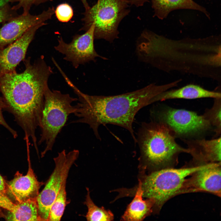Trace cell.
<instances>
[{
  "label": "cell",
  "instance_id": "6da1fadb",
  "mask_svg": "<svg viewBox=\"0 0 221 221\" xmlns=\"http://www.w3.org/2000/svg\"><path fill=\"white\" fill-rule=\"evenodd\" d=\"M52 68L41 57L32 64L27 63L21 73L15 70L0 74V91L5 109L11 113L22 129L26 143L37 144L36 130L39 127L44 103V91Z\"/></svg>",
  "mask_w": 221,
  "mask_h": 221
},
{
  "label": "cell",
  "instance_id": "7a4b0ae2",
  "mask_svg": "<svg viewBox=\"0 0 221 221\" xmlns=\"http://www.w3.org/2000/svg\"><path fill=\"white\" fill-rule=\"evenodd\" d=\"M71 87L79 100L74 113L78 119L72 122L88 125L100 140L98 129L100 125L111 124L121 126L129 131L135 144L137 139L133 124L136 114L143 107L155 102L156 96L167 89L165 84H151L133 91L104 96L85 94L73 84Z\"/></svg>",
  "mask_w": 221,
  "mask_h": 221
},
{
  "label": "cell",
  "instance_id": "3957f363",
  "mask_svg": "<svg viewBox=\"0 0 221 221\" xmlns=\"http://www.w3.org/2000/svg\"><path fill=\"white\" fill-rule=\"evenodd\" d=\"M175 138L166 125L156 120L143 123L136 139L143 157L159 170L173 168L180 153H188V149L178 144Z\"/></svg>",
  "mask_w": 221,
  "mask_h": 221
},
{
  "label": "cell",
  "instance_id": "277c9868",
  "mask_svg": "<svg viewBox=\"0 0 221 221\" xmlns=\"http://www.w3.org/2000/svg\"><path fill=\"white\" fill-rule=\"evenodd\" d=\"M78 99L64 94L60 91L51 90L48 85L44 91V103L39 127L41 134L37 144L45 143V147L41 153L44 155L52 150L56 138L66 123L68 117L74 114L76 105L72 103Z\"/></svg>",
  "mask_w": 221,
  "mask_h": 221
},
{
  "label": "cell",
  "instance_id": "5b68a950",
  "mask_svg": "<svg viewBox=\"0 0 221 221\" xmlns=\"http://www.w3.org/2000/svg\"><path fill=\"white\" fill-rule=\"evenodd\" d=\"M210 163L180 169L171 168L153 172L142 182L143 197L153 199L154 207L159 211L169 200L178 194L187 177L200 169L210 166Z\"/></svg>",
  "mask_w": 221,
  "mask_h": 221
},
{
  "label": "cell",
  "instance_id": "8992f818",
  "mask_svg": "<svg viewBox=\"0 0 221 221\" xmlns=\"http://www.w3.org/2000/svg\"><path fill=\"white\" fill-rule=\"evenodd\" d=\"M129 12L128 4L123 0H98L85 10L81 30L86 31L93 24L94 39L111 42L118 38V25Z\"/></svg>",
  "mask_w": 221,
  "mask_h": 221
},
{
  "label": "cell",
  "instance_id": "52a82bcc",
  "mask_svg": "<svg viewBox=\"0 0 221 221\" xmlns=\"http://www.w3.org/2000/svg\"><path fill=\"white\" fill-rule=\"evenodd\" d=\"M79 151L74 149L66 153L65 149L54 158L55 167L37 200L41 221H48L51 207L59 191L63 181L67 178L69 171L78 159Z\"/></svg>",
  "mask_w": 221,
  "mask_h": 221
},
{
  "label": "cell",
  "instance_id": "ba28073f",
  "mask_svg": "<svg viewBox=\"0 0 221 221\" xmlns=\"http://www.w3.org/2000/svg\"><path fill=\"white\" fill-rule=\"evenodd\" d=\"M156 116V121L165 124L175 138L181 139L202 134L212 127L203 115L184 109L167 107L159 111Z\"/></svg>",
  "mask_w": 221,
  "mask_h": 221
},
{
  "label": "cell",
  "instance_id": "9c48e42d",
  "mask_svg": "<svg viewBox=\"0 0 221 221\" xmlns=\"http://www.w3.org/2000/svg\"><path fill=\"white\" fill-rule=\"evenodd\" d=\"M94 29L95 25L93 24L84 33L74 36L72 41L69 43L65 42L60 37L58 39V44L54 48L56 50L64 55V59L71 62L75 68L80 64L91 61H95L96 57L106 59L99 55L95 50Z\"/></svg>",
  "mask_w": 221,
  "mask_h": 221
},
{
  "label": "cell",
  "instance_id": "30bf717a",
  "mask_svg": "<svg viewBox=\"0 0 221 221\" xmlns=\"http://www.w3.org/2000/svg\"><path fill=\"white\" fill-rule=\"evenodd\" d=\"M55 10L53 7H49L38 15L29 13L10 19L0 29V48L19 39L31 27L50 19Z\"/></svg>",
  "mask_w": 221,
  "mask_h": 221
},
{
  "label": "cell",
  "instance_id": "8fae6325",
  "mask_svg": "<svg viewBox=\"0 0 221 221\" xmlns=\"http://www.w3.org/2000/svg\"><path fill=\"white\" fill-rule=\"evenodd\" d=\"M186 178L179 194L190 192H208L221 196V162L198 170Z\"/></svg>",
  "mask_w": 221,
  "mask_h": 221
},
{
  "label": "cell",
  "instance_id": "7c38bea8",
  "mask_svg": "<svg viewBox=\"0 0 221 221\" xmlns=\"http://www.w3.org/2000/svg\"><path fill=\"white\" fill-rule=\"evenodd\" d=\"M46 24L43 22L31 27L7 47L0 49V74L15 70L17 66L25 58L28 47L37 31Z\"/></svg>",
  "mask_w": 221,
  "mask_h": 221
},
{
  "label": "cell",
  "instance_id": "4fadbf2b",
  "mask_svg": "<svg viewBox=\"0 0 221 221\" xmlns=\"http://www.w3.org/2000/svg\"><path fill=\"white\" fill-rule=\"evenodd\" d=\"M44 183L39 181L33 169L29 168L26 175L19 173L7 185L6 195L14 204L37 198Z\"/></svg>",
  "mask_w": 221,
  "mask_h": 221
},
{
  "label": "cell",
  "instance_id": "5bb4252c",
  "mask_svg": "<svg viewBox=\"0 0 221 221\" xmlns=\"http://www.w3.org/2000/svg\"><path fill=\"white\" fill-rule=\"evenodd\" d=\"M187 145L194 165L221 162V137L211 140L181 139Z\"/></svg>",
  "mask_w": 221,
  "mask_h": 221
},
{
  "label": "cell",
  "instance_id": "9a60e30c",
  "mask_svg": "<svg viewBox=\"0 0 221 221\" xmlns=\"http://www.w3.org/2000/svg\"><path fill=\"white\" fill-rule=\"evenodd\" d=\"M142 181L139 180L134 198L122 216L123 221H142L152 212L155 201L152 198L143 199Z\"/></svg>",
  "mask_w": 221,
  "mask_h": 221
},
{
  "label": "cell",
  "instance_id": "2e32d148",
  "mask_svg": "<svg viewBox=\"0 0 221 221\" xmlns=\"http://www.w3.org/2000/svg\"><path fill=\"white\" fill-rule=\"evenodd\" d=\"M221 93L205 89L200 86L189 84L176 89L162 92L156 98V102L175 99H194L204 98H221Z\"/></svg>",
  "mask_w": 221,
  "mask_h": 221
},
{
  "label": "cell",
  "instance_id": "e0dca14e",
  "mask_svg": "<svg viewBox=\"0 0 221 221\" xmlns=\"http://www.w3.org/2000/svg\"><path fill=\"white\" fill-rule=\"evenodd\" d=\"M154 15L162 19L173 10L189 9L198 10L208 15L206 9L193 0H151Z\"/></svg>",
  "mask_w": 221,
  "mask_h": 221
},
{
  "label": "cell",
  "instance_id": "ac0fdd59",
  "mask_svg": "<svg viewBox=\"0 0 221 221\" xmlns=\"http://www.w3.org/2000/svg\"><path fill=\"white\" fill-rule=\"evenodd\" d=\"M6 219L10 221H41L37 198L15 204Z\"/></svg>",
  "mask_w": 221,
  "mask_h": 221
},
{
  "label": "cell",
  "instance_id": "d6986e66",
  "mask_svg": "<svg viewBox=\"0 0 221 221\" xmlns=\"http://www.w3.org/2000/svg\"><path fill=\"white\" fill-rule=\"evenodd\" d=\"M87 194L84 204L87 208V212L86 216L87 221H112L114 219L112 213L110 210H105L102 207H99L97 206L91 200L90 191L87 188Z\"/></svg>",
  "mask_w": 221,
  "mask_h": 221
},
{
  "label": "cell",
  "instance_id": "ffe728a7",
  "mask_svg": "<svg viewBox=\"0 0 221 221\" xmlns=\"http://www.w3.org/2000/svg\"><path fill=\"white\" fill-rule=\"evenodd\" d=\"M67 179L63 181L56 196L50 208L48 221H60L67 204Z\"/></svg>",
  "mask_w": 221,
  "mask_h": 221
},
{
  "label": "cell",
  "instance_id": "44dd1931",
  "mask_svg": "<svg viewBox=\"0 0 221 221\" xmlns=\"http://www.w3.org/2000/svg\"><path fill=\"white\" fill-rule=\"evenodd\" d=\"M221 98L215 99L212 107L207 109L203 115L204 118L214 127L213 131L215 133L214 138L220 136L221 133Z\"/></svg>",
  "mask_w": 221,
  "mask_h": 221
},
{
  "label": "cell",
  "instance_id": "7402d4cb",
  "mask_svg": "<svg viewBox=\"0 0 221 221\" xmlns=\"http://www.w3.org/2000/svg\"><path fill=\"white\" fill-rule=\"evenodd\" d=\"M55 14L57 19L62 22H68L73 15L72 7L67 3L59 5L55 10Z\"/></svg>",
  "mask_w": 221,
  "mask_h": 221
},
{
  "label": "cell",
  "instance_id": "603a6c76",
  "mask_svg": "<svg viewBox=\"0 0 221 221\" xmlns=\"http://www.w3.org/2000/svg\"><path fill=\"white\" fill-rule=\"evenodd\" d=\"M52 0H12L11 2H17V4L11 7L16 10L22 8L23 9L22 14H26L29 13L31 7L33 5H38L45 2L51 1Z\"/></svg>",
  "mask_w": 221,
  "mask_h": 221
},
{
  "label": "cell",
  "instance_id": "cb8c5ba5",
  "mask_svg": "<svg viewBox=\"0 0 221 221\" xmlns=\"http://www.w3.org/2000/svg\"><path fill=\"white\" fill-rule=\"evenodd\" d=\"M5 107L3 99L0 97V124L7 130L14 138H16L17 136V132L9 126L3 117L2 110L3 109H5Z\"/></svg>",
  "mask_w": 221,
  "mask_h": 221
},
{
  "label": "cell",
  "instance_id": "d4e9b609",
  "mask_svg": "<svg viewBox=\"0 0 221 221\" xmlns=\"http://www.w3.org/2000/svg\"><path fill=\"white\" fill-rule=\"evenodd\" d=\"M15 11L8 5L0 8V23L8 21L14 17Z\"/></svg>",
  "mask_w": 221,
  "mask_h": 221
},
{
  "label": "cell",
  "instance_id": "484cf974",
  "mask_svg": "<svg viewBox=\"0 0 221 221\" xmlns=\"http://www.w3.org/2000/svg\"><path fill=\"white\" fill-rule=\"evenodd\" d=\"M15 204L6 195L0 192V207L9 211H12Z\"/></svg>",
  "mask_w": 221,
  "mask_h": 221
},
{
  "label": "cell",
  "instance_id": "4316f807",
  "mask_svg": "<svg viewBox=\"0 0 221 221\" xmlns=\"http://www.w3.org/2000/svg\"><path fill=\"white\" fill-rule=\"evenodd\" d=\"M127 4L133 5L137 6H140L143 5L148 0H123Z\"/></svg>",
  "mask_w": 221,
  "mask_h": 221
},
{
  "label": "cell",
  "instance_id": "83f0119b",
  "mask_svg": "<svg viewBox=\"0 0 221 221\" xmlns=\"http://www.w3.org/2000/svg\"><path fill=\"white\" fill-rule=\"evenodd\" d=\"M6 184L2 176L0 174V192L5 195Z\"/></svg>",
  "mask_w": 221,
  "mask_h": 221
},
{
  "label": "cell",
  "instance_id": "f1b7e54d",
  "mask_svg": "<svg viewBox=\"0 0 221 221\" xmlns=\"http://www.w3.org/2000/svg\"><path fill=\"white\" fill-rule=\"evenodd\" d=\"M12 0H0V8H2L8 5L9 2Z\"/></svg>",
  "mask_w": 221,
  "mask_h": 221
},
{
  "label": "cell",
  "instance_id": "f546056e",
  "mask_svg": "<svg viewBox=\"0 0 221 221\" xmlns=\"http://www.w3.org/2000/svg\"><path fill=\"white\" fill-rule=\"evenodd\" d=\"M82 2L85 10L89 9L90 6L87 3V0H80Z\"/></svg>",
  "mask_w": 221,
  "mask_h": 221
}]
</instances>
